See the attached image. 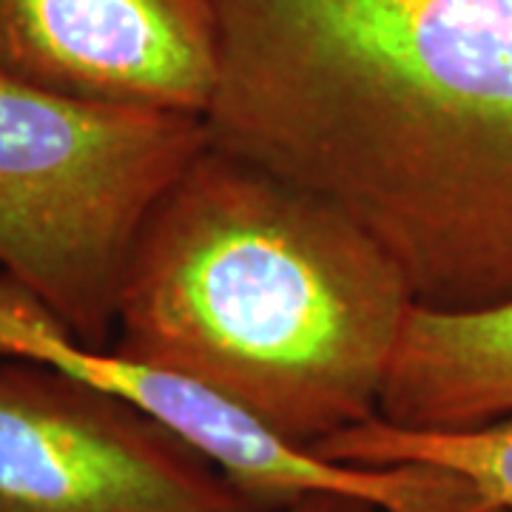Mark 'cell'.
<instances>
[{"label": "cell", "instance_id": "7", "mask_svg": "<svg viewBox=\"0 0 512 512\" xmlns=\"http://www.w3.org/2000/svg\"><path fill=\"white\" fill-rule=\"evenodd\" d=\"M379 416L413 430H464L512 416V299L476 311L413 305Z\"/></svg>", "mask_w": 512, "mask_h": 512}, {"label": "cell", "instance_id": "5", "mask_svg": "<svg viewBox=\"0 0 512 512\" xmlns=\"http://www.w3.org/2000/svg\"><path fill=\"white\" fill-rule=\"evenodd\" d=\"M0 512H268L134 404L0 362Z\"/></svg>", "mask_w": 512, "mask_h": 512}, {"label": "cell", "instance_id": "8", "mask_svg": "<svg viewBox=\"0 0 512 512\" xmlns=\"http://www.w3.org/2000/svg\"><path fill=\"white\" fill-rule=\"evenodd\" d=\"M313 450L362 467L424 464L450 470L467 478L495 510L512 512V416L464 430H413L373 416L313 444Z\"/></svg>", "mask_w": 512, "mask_h": 512}, {"label": "cell", "instance_id": "4", "mask_svg": "<svg viewBox=\"0 0 512 512\" xmlns=\"http://www.w3.org/2000/svg\"><path fill=\"white\" fill-rule=\"evenodd\" d=\"M6 359L57 367L134 404L268 512L311 495L348 498L376 512H498L467 478L450 470L424 464L362 467L319 456L205 384L134 362L114 348L80 345L32 296L0 311V362Z\"/></svg>", "mask_w": 512, "mask_h": 512}, {"label": "cell", "instance_id": "6", "mask_svg": "<svg viewBox=\"0 0 512 512\" xmlns=\"http://www.w3.org/2000/svg\"><path fill=\"white\" fill-rule=\"evenodd\" d=\"M0 72L92 103L205 117L217 18L211 0H0Z\"/></svg>", "mask_w": 512, "mask_h": 512}, {"label": "cell", "instance_id": "1", "mask_svg": "<svg viewBox=\"0 0 512 512\" xmlns=\"http://www.w3.org/2000/svg\"><path fill=\"white\" fill-rule=\"evenodd\" d=\"M208 140L328 202L416 305L512 299V0H211Z\"/></svg>", "mask_w": 512, "mask_h": 512}, {"label": "cell", "instance_id": "2", "mask_svg": "<svg viewBox=\"0 0 512 512\" xmlns=\"http://www.w3.org/2000/svg\"><path fill=\"white\" fill-rule=\"evenodd\" d=\"M413 305L362 228L208 140L140 228L111 348L313 447L379 416Z\"/></svg>", "mask_w": 512, "mask_h": 512}, {"label": "cell", "instance_id": "9", "mask_svg": "<svg viewBox=\"0 0 512 512\" xmlns=\"http://www.w3.org/2000/svg\"><path fill=\"white\" fill-rule=\"evenodd\" d=\"M276 512H376L359 504V501H348V498H336V495H311L293 507H285V510Z\"/></svg>", "mask_w": 512, "mask_h": 512}, {"label": "cell", "instance_id": "3", "mask_svg": "<svg viewBox=\"0 0 512 512\" xmlns=\"http://www.w3.org/2000/svg\"><path fill=\"white\" fill-rule=\"evenodd\" d=\"M205 146L194 114L92 103L0 72V271L80 345L111 348L140 228Z\"/></svg>", "mask_w": 512, "mask_h": 512}]
</instances>
